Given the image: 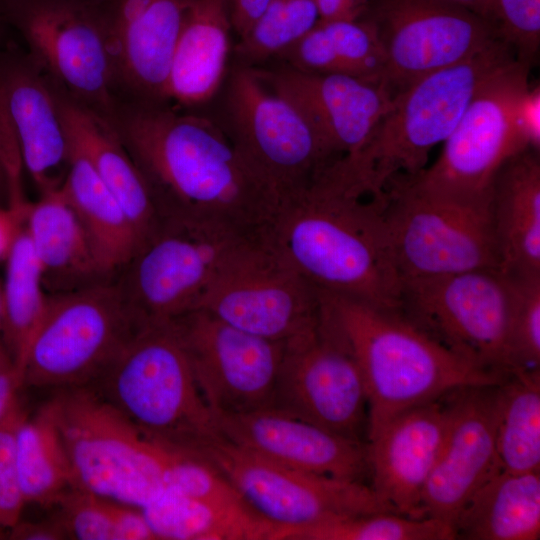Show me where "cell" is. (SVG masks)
<instances>
[{"instance_id":"1","label":"cell","mask_w":540,"mask_h":540,"mask_svg":"<svg viewBox=\"0 0 540 540\" xmlns=\"http://www.w3.org/2000/svg\"><path fill=\"white\" fill-rule=\"evenodd\" d=\"M142 101L115 129L164 216L259 235L281 197L207 117Z\"/></svg>"},{"instance_id":"2","label":"cell","mask_w":540,"mask_h":540,"mask_svg":"<svg viewBox=\"0 0 540 540\" xmlns=\"http://www.w3.org/2000/svg\"><path fill=\"white\" fill-rule=\"evenodd\" d=\"M382 202L346 156L336 157L281 201L261 235L317 290L400 311L402 280Z\"/></svg>"},{"instance_id":"43","label":"cell","mask_w":540,"mask_h":540,"mask_svg":"<svg viewBox=\"0 0 540 540\" xmlns=\"http://www.w3.org/2000/svg\"><path fill=\"white\" fill-rule=\"evenodd\" d=\"M113 522L115 540L156 539L142 509L139 507L114 501Z\"/></svg>"},{"instance_id":"28","label":"cell","mask_w":540,"mask_h":540,"mask_svg":"<svg viewBox=\"0 0 540 540\" xmlns=\"http://www.w3.org/2000/svg\"><path fill=\"white\" fill-rule=\"evenodd\" d=\"M24 229L40 265L44 288L51 294L80 289L105 278L86 232L60 187L28 203Z\"/></svg>"},{"instance_id":"10","label":"cell","mask_w":540,"mask_h":540,"mask_svg":"<svg viewBox=\"0 0 540 540\" xmlns=\"http://www.w3.org/2000/svg\"><path fill=\"white\" fill-rule=\"evenodd\" d=\"M511 277L498 269L402 281L400 312L471 364L509 375Z\"/></svg>"},{"instance_id":"46","label":"cell","mask_w":540,"mask_h":540,"mask_svg":"<svg viewBox=\"0 0 540 540\" xmlns=\"http://www.w3.org/2000/svg\"><path fill=\"white\" fill-rule=\"evenodd\" d=\"M10 538L17 540H64L68 535L56 516L38 522L18 521L10 528Z\"/></svg>"},{"instance_id":"38","label":"cell","mask_w":540,"mask_h":540,"mask_svg":"<svg viewBox=\"0 0 540 540\" xmlns=\"http://www.w3.org/2000/svg\"><path fill=\"white\" fill-rule=\"evenodd\" d=\"M510 277L513 286L508 333L510 372L540 370V275Z\"/></svg>"},{"instance_id":"31","label":"cell","mask_w":540,"mask_h":540,"mask_svg":"<svg viewBox=\"0 0 540 540\" xmlns=\"http://www.w3.org/2000/svg\"><path fill=\"white\" fill-rule=\"evenodd\" d=\"M141 509L158 540H277L281 529L249 505L219 504L170 490Z\"/></svg>"},{"instance_id":"6","label":"cell","mask_w":540,"mask_h":540,"mask_svg":"<svg viewBox=\"0 0 540 540\" xmlns=\"http://www.w3.org/2000/svg\"><path fill=\"white\" fill-rule=\"evenodd\" d=\"M51 400L73 487L139 508L165 491L162 445L96 388L62 389Z\"/></svg>"},{"instance_id":"34","label":"cell","mask_w":540,"mask_h":540,"mask_svg":"<svg viewBox=\"0 0 540 540\" xmlns=\"http://www.w3.org/2000/svg\"><path fill=\"white\" fill-rule=\"evenodd\" d=\"M5 262V282L0 297V327L3 346L23 384V368L28 349L42 321L48 300L41 268L24 224Z\"/></svg>"},{"instance_id":"7","label":"cell","mask_w":540,"mask_h":540,"mask_svg":"<svg viewBox=\"0 0 540 540\" xmlns=\"http://www.w3.org/2000/svg\"><path fill=\"white\" fill-rule=\"evenodd\" d=\"M381 212L402 281L499 270L491 196L453 199L396 179L385 190Z\"/></svg>"},{"instance_id":"45","label":"cell","mask_w":540,"mask_h":540,"mask_svg":"<svg viewBox=\"0 0 540 540\" xmlns=\"http://www.w3.org/2000/svg\"><path fill=\"white\" fill-rule=\"evenodd\" d=\"M320 20H361L378 0H315Z\"/></svg>"},{"instance_id":"30","label":"cell","mask_w":540,"mask_h":540,"mask_svg":"<svg viewBox=\"0 0 540 540\" xmlns=\"http://www.w3.org/2000/svg\"><path fill=\"white\" fill-rule=\"evenodd\" d=\"M68 142V166L60 190L79 218L99 269L107 278L130 261L140 246V239L90 162Z\"/></svg>"},{"instance_id":"37","label":"cell","mask_w":540,"mask_h":540,"mask_svg":"<svg viewBox=\"0 0 540 540\" xmlns=\"http://www.w3.org/2000/svg\"><path fill=\"white\" fill-rule=\"evenodd\" d=\"M452 526L442 520L394 512L341 517L290 532L285 540H452Z\"/></svg>"},{"instance_id":"18","label":"cell","mask_w":540,"mask_h":540,"mask_svg":"<svg viewBox=\"0 0 540 540\" xmlns=\"http://www.w3.org/2000/svg\"><path fill=\"white\" fill-rule=\"evenodd\" d=\"M172 322L213 413L240 414L272 406L284 342L240 330L203 309Z\"/></svg>"},{"instance_id":"33","label":"cell","mask_w":540,"mask_h":540,"mask_svg":"<svg viewBox=\"0 0 540 540\" xmlns=\"http://www.w3.org/2000/svg\"><path fill=\"white\" fill-rule=\"evenodd\" d=\"M15 452L26 503L54 506L73 487L71 465L52 400L32 417L23 413L15 431Z\"/></svg>"},{"instance_id":"35","label":"cell","mask_w":540,"mask_h":540,"mask_svg":"<svg viewBox=\"0 0 540 540\" xmlns=\"http://www.w3.org/2000/svg\"><path fill=\"white\" fill-rule=\"evenodd\" d=\"M499 468L540 471V370H517L500 384L496 431Z\"/></svg>"},{"instance_id":"36","label":"cell","mask_w":540,"mask_h":540,"mask_svg":"<svg viewBox=\"0 0 540 540\" xmlns=\"http://www.w3.org/2000/svg\"><path fill=\"white\" fill-rule=\"evenodd\" d=\"M320 20L315 0H271L233 48L236 63L260 67L275 60Z\"/></svg>"},{"instance_id":"8","label":"cell","mask_w":540,"mask_h":540,"mask_svg":"<svg viewBox=\"0 0 540 540\" xmlns=\"http://www.w3.org/2000/svg\"><path fill=\"white\" fill-rule=\"evenodd\" d=\"M141 326L116 283L50 294L28 349L23 384L91 386Z\"/></svg>"},{"instance_id":"26","label":"cell","mask_w":540,"mask_h":540,"mask_svg":"<svg viewBox=\"0 0 540 540\" xmlns=\"http://www.w3.org/2000/svg\"><path fill=\"white\" fill-rule=\"evenodd\" d=\"M491 212L499 270L540 275V156L526 149L508 158L491 186Z\"/></svg>"},{"instance_id":"3","label":"cell","mask_w":540,"mask_h":540,"mask_svg":"<svg viewBox=\"0 0 540 540\" xmlns=\"http://www.w3.org/2000/svg\"><path fill=\"white\" fill-rule=\"evenodd\" d=\"M318 293L322 317L346 344L362 373L368 399L367 439L411 407L458 388L500 384L508 377L447 350L400 311Z\"/></svg>"},{"instance_id":"9","label":"cell","mask_w":540,"mask_h":540,"mask_svg":"<svg viewBox=\"0 0 540 540\" xmlns=\"http://www.w3.org/2000/svg\"><path fill=\"white\" fill-rule=\"evenodd\" d=\"M249 236L255 235L164 216L117 286L141 325L171 322L198 308L225 259Z\"/></svg>"},{"instance_id":"40","label":"cell","mask_w":540,"mask_h":540,"mask_svg":"<svg viewBox=\"0 0 540 540\" xmlns=\"http://www.w3.org/2000/svg\"><path fill=\"white\" fill-rule=\"evenodd\" d=\"M114 501L72 487L54 506L55 516L69 539L115 540L113 522Z\"/></svg>"},{"instance_id":"41","label":"cell","mask_w":540,"mask_h":540,"mask_svg":"<svg viewBox=\"0 0 540 540\" xmlns=\"http://www.w3.org/2000/svg\"><path fill=\"white\" fill-rule=\"evenodd\" d=\"M23 413L19 406L0 422V528H12L20 520L26 504L15 452V431Z\"/></svg>"},{"instance_id":"5","label":"cell","mask_w":540,"mask_h":540,"mask_svg":"<svg viewBox=\"0 0 540 540\" xmlns=\"http://www.w3.org/2000/svg\"><path fill=\"white\" fill-rule=\"evenodd\" d=\"M91 386L158 443L195 453L218 435L172 321L141 326Z\"/></svg>"},{"instance_id":"11","label":"cell","mask_w":540,"mask_h":540,"mask_svg":"<svg viewBox=\"0 0 540 540\" xmlns=\"http://www.w3.org/2000/svg\"><path fill=\"white\" fill-rule=\"evenodd\" d=\"M194 454L214 466L256 513L281 528L277 540H285L295 530L341 517L397 513L365 482L294 469L219 435Z\"/></svg>"},{"instance_id":"39","label":"cell","mask_w":540,"mask_h":540,"mask_svg":"<svg viewBox=\"0 0 540 540\" xmlns=\"http://www.w3.org/2000/svg\"><path fill=\"white\" fill-rule=\"evenodd\" d=\"M487 20L516 60L530 67L540 46V0H491Z\"/></svg>"},{"instance_id":"13","label":"cell","mask_w":540,"mask_h":540,"mask_svg":"<svg viewBox=\"0 0 540 540\" xmlns=\"http://www.w3.org/2000/svg\"><path fill=\"white\" fill-rule=\"evenodd\" d=\"M197 309L250 334L286 342L319 321V293L262 237L243 239Z\"/></svg>"},{"instance_id":"42","label":"cell","mask_w":540,"mask_h":540,"mask_svg":"<svg viewBox=\"0 0 540 540\" xmlns=\"http://www.w3.org/2000/svg\"><path fill=\"white\" fill-rule=\"evenodd\" d=\"M516 137L525 149L540 147V86L528 87L519 95L513 112Z\"/></svg>"},{"instance_id":"15","label":"cell","mask_w":540,"mask_h":540,"mask_svg":"<svg viewBox=\"0 0 540 540\" xmlns=\"http://www.w3.org/2000/svg\"><path fill=\"white\" fill-rule=\"evenodd\" d=\"M33 58L74 100L113 112L115 69L108 44L106 0H2Z\"/></svg>"},{"instance_id":"17","label":"cell","mask_w":540,"mask_h":540,"mask_svg":"<svg viewBox=\"0 0 540 540\" xmlns=\"http://www.w3.org/2000/svg\"><path fill=\"white\" fill-rule=\"evenodd\" d=\"M271 407L354 440L367 435L362 373L321 313L313 328L284 342Z\"/></svg>"},{"instance_id":"50","label":"cell","mask_w":540,"mask_h":540,"mask_svg":"<svg viewBox=\"0 0 540 540\" xmlns=\"http://www.w3.org/2000/svg\"><path fill=\"white\" fill-rule=\"evenodd\" d=\"M1 179H4V174H3L2 168H1V166H0V180H1ZM4 180H5V179H4Z\"/></svg>"},{"instance_id":"25","label":"cell","mask_w":540,"mask_h":540,"mask_svg":"<svg viewBox=\"0 0 540 540\" xmlns=\"http://www.w3.org/2000/svg\"><path fill=\"white\" fill-rule=\"evenodd\" d=\"M68 140L86 157L133 224L140 245L162 215L151 191L115 127L99 112L56 94Z\"/></svg>"},{"instance_id":"16","label":"cell","mask_w":540,"mask_h":540,"mask_svg":"<svg viewBox=\"0 0 540 540\" xmlns=\"http://www.w3.org/2000/svg\"><path fill=\"white\" fill-rule=\"evenodd\" d=\"M361 21L380 44L385 81L394 95L499 39L488 20L445 0H378Z\"/></svg>"},{"instance_id":"44","label":"cell","mask_w":540,"mask_h":540,"mask_svg":"<svg viewBox=\"0 0 540 540\" xmlns=\"http://www.w3.org/2000/svg\"><path fill=\"white\" fill-rule=\"evenodd\" d=\"M21 385V378L12 359L0 343V422L20 406L17 392Z\"/></svg>"},{"instance_id":"23","label":"cell","mask_w":540,"mask_h":540,"mask_svg":"<svg viewBox=\"0 0 540 540\" xmlns=\"http://www.w3.org/2000/svg\"><path fill=\"white\" fill-rule=\"evenodd\" d=\"M195 0H106L115 74L142 101L164 102L172 55Z\"/></svg>"},{"instance_id":"32","label":"cell","mask_w":540,"mask_h":540,"mask_svg":"<svg viewBox=\"0 0 540 540\" xmlns=\"http://www.w3.org/2000/svg\"><path fill=\"white\" fill-rule=\"evenodd\" d=\"M275 60L306 72L346 74L386 84L380 44L361 20H319Z\"/></svg>"},{"instance_id":"29","label":"cell","mask_w":540,"mask_h":540,"mask_svg":"<svg viewBox=\"0 0 540 540\" xmlns=\"http://www.w3.org/2000/svg\"><path fill=\"white\" fill-rule=\"evenodd\" d=\"M455 539L538 540L540 472L497 470L452 522Z\"/></svg>"},{"instance_id":"14","label":"cell","mask_w":540,"mask_h":540,"mask_svg":"<svg viewBox=\"0 0 540 540\" xmlns=\"http://www.w3.org/2000/svg\"><path fill=\"white\" fill-rule=\"evenodd\" d=\"M528 72L529 66L515 59L491 76L443 142L438 159L417 175L400 179L417 190L448 198H489L502 164L526 150L516 137L513 112L529 85Z\"/></svg>"},{"instance_id":"19","label":"cell","mask_w":540,"mask_h":540,"mask_svg":"<svg viewBox=\"0 0 540 540\" xmlns=\"http://www.w3.org/2000/svg\"><path fill=\"white\" fill-rule=\"evenodd\" d=\"M276 62L254 68L270 90L300 112L335 157L356 155L392 105L394 93L384 83Z\"/></svg>"},{"instance_id":"27","label":"cell","mask_w":540,"mask_h":540,"mask_svg":"<svg viewBox=\"0 0 540 540\" xmlns=\"http://www.w3.org/2000/svg\"><path fill=\"white\" fill-rule=\"evenodd\" d=\"M227 0H195L172 55L164 102L183 106L210 101L223 82L231 41Z\"/></svg>"},{"instance_id":"20","label":"cell","mask_w":540,"mask_h":540,"mask_svg":"<svg viewBox=\"0 0 540 540\" xmlns=\"http://www.w3.org/2000/svg\"><path fill=\"white\" fill-rule=\"evenodd\" d=\"M500 384L453 391L446 436L421 497L423 517L452 526L471 496L500 469L496 452Z\"/></svg>"},{"instance_id":"24","label":"cell","mask_w":540,"mask_h":540,"mask_svg":"<svg viewBox=\"0 0 540 540\" xmlns=\"http://www.w3.org/2000/svg\"><path fill=\"white\" fill-rule=\"evenodd\" d=\"M0 101L16 136L21 159L40 192L62 184L69 142L56 94L35 63L8 60L0 66Z\"/></svg>"},{"instance_id":"47","label":"cell","mask_w":540,"mask_h":540,"mask_svg":"<svg viewBox=\"0 0 540 540\" xmlns=\"http://www.w3.org/2000/svg\"><path fill=\"white\" fill-rule=\"evenodd\" d=\"M271 0H227L232 29L242 37Z\"/></svg>"},{"instance_id":"48","label":"cell","mask_w":540,"mask_h":540,"mask_svg":"<svg viewBox=\"0 0 540 540\" xmlns=\"http://www.w3.org/2000/svg\"><path fill=\"white\" fill-rule=\"evenodd\" d=\"M24 216L10 207H0V262L5 261L24 224Z\"/></svg>"},{"instance_id":"4","label":"cell","mask_w":540,"mask_h":540,"mask_svg":"<svg viewBox=\"0 0 540 540\" xmlns=\"http://www.w3.org/2000/svg\"><path fill=\"white\" fill-rule=\"evenodd\" d=\"M515 59L511 47L497 39L396 93L364 147L348 156L367 192L381 197L392 181L425 169L432 148L449 137L479 89Z\"/></svg>"},{"instance_id":"21","label":"cell","mask_w":540,"mask_h":540,"mask_svg":"<svg viewBox=\"0 0 540 540\" xmlns=\"http://www.w3.org/2000/svg\"><path fill=\"white\" fill-rule=\"evenodd\" d=\"M214 414L218 435L276 463L332 478L364 482L367 444L275 407L240 414Z\"/></svg>"},{"instance_id":"12","label":"cell","mask_w":540,"mask_h":540,"mask_svg":"<svg viewBox=\"0 0 540 540\" xmlns=\"http://www.w3.org/2000/svg\"><path fill=\"white\" fill-rule=\"evenodd\" d=\"M222 108L221 128L281 201L336 158L300 112L270 90L254 67L236 63Z\"/></svg>"},{"instance_id":"22","label":"cell","mask_w":540,"mask_h":540,"mask_svg":"<svg viewBox=\"0 0 540 540\" xmlns=\"http://www.w3.org/2000/svg\"><path fill=\"white\" fill-rule=\"evenodd\" d=\"M453 391L397 414L367 439L370 487L399 514L424 518L421 497L446 436Z\"/></svg>"},{"instance_id":"49","label":"cell","mask_w":540,"mask_h":540,"mask_svg":"<svg viewBox=\"0 0 540 540\" xmlns=\"http://www.w3.org/2000/svg\"><path fill=\"white\" fill-rule=\"evenodd\" d=\"M464 7L487 20L491 0H445Z\"/></svg>"}]
</instances>
